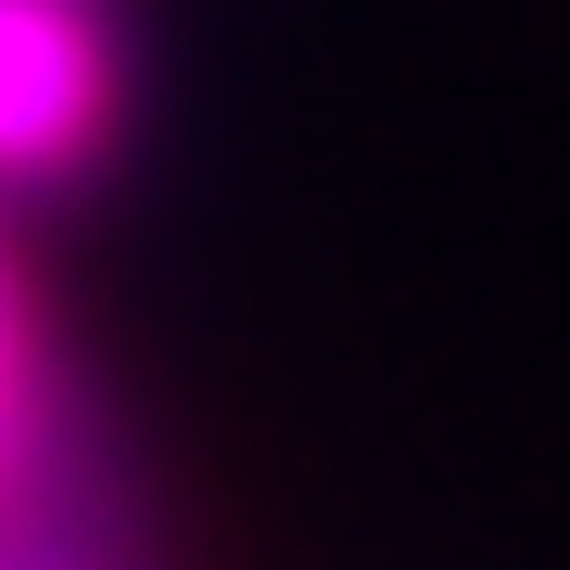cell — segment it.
Instances as JSON below:
<instances>
[{"mask_svg":"<svg viewBox=\"0 0 570 570\" xmlns=\"http://www.w3.org/2000/svg\"><path fill=\"white\" fill-rule=\"evenodd\" d=\"M38 385H50V347H38V311H26L13 261H0V459H13V434H26Z\"/></svg>","mask_w":570,"mask_h":570,"instance_id":"cell-2","label":"cell"},{"mask_svg":"<svg viewBox=\"0 0 570 570\" xmlns=\"http://www.w3.org/2000/svg\"><path fill=\"white\" fill-rule=\"evenodd\" d=\"M112 0H0V186H75L112 149Z\"/></svg>","mask_w":570,"mask_h":570,"instance_id":"cell-1","label":"cell"}]
</instances>
